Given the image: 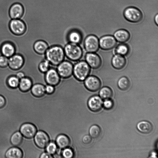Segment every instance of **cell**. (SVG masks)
<instances>
[{"instance_id": "cell-7", "label": "cell", "mask_w": 158, "mask_h": 158, "mask_svg": "<svg viewBox=\"0 0 158 158\" xmlns=\"http://www.w3.org/2000/svg\"><path fill=\"white\" fill-rule=\"evenodd\" d=\"M56 68L51 67L45 73V80L47 84L56 86L58 85L61 80Z\"/></svg>"}, {"instance_id": "cell-20", "label": "cell", "mask_w": 158, "mask_h": 158, "mask_svg": "<svg viewBox=\"0 0 158 158\" xmlns=\"http://www.w3.org/2000/svg\"><path fill=\"white\" fill-rule=\"evenodd\" d=\"M24 62V59L20 55H15L8 60L10 66L14 69H17L22 66Z\"/></svg>"}, {"instance_id": "cell-41", "label": "cell", "mask_w": 158, "mask_h": 158, "mask_svg": "<svg viewBox=\"0 0 158 158\" xmlns=\"http://www.w3.org/2000/svg\"><path fill=\"white\" fill-rule=\"evenodd\" d=\"M40 157L41 158H52V156L51 155L49 154L47 152H44L41 154L40 156Z\"/></svg>"}, {"instance_id": "cell-40", "label": "cell", "mask_w": 158, "mask_h": 158, "mask_svg": "<svg viewBox=\"0 0 158 158\" xmlns=\"http://www.w3.org/2000/svg\"><path fill=\"white\" fill-rule=\"evenodd\" d=\"M6 99L4 96L0 95V109L4 107L6 104Z\"/></svg>"}, {"instance_id": "cell-38", "label": "cell", "mask_w": 158, "mask_h": 158, "mask_svg": "<svg viewBox=\"0 0 158 158\" xmlns=\"http://www.w3.org/2000/svg\"><path fill=\"white\" fill-rule=\"evenodd\" d=\"M8 64V59L5 56H0V66H6Z\"/></svg>"}, {"instance_id": "cell-18", "label": "cell", "mask_w": 158, "mask_h": 158, "mask_svg": "<svg viewBox=\"0 0 158 158\" xmlns=\"http://www.w3.org/2000/svg\"><path fill=\"white\" fill-rule=\"evenodd\" d=\"M23 156L22 150L16 146L9 148L5 154V157L7 158H22Z\"/></svg>"}, {"instance_id": "cell-26", "label": "cell", "mask_w": 158, "mask_h": 158, "mask_svg": "<svg viewBox=\"0 0 158 158\" xmlns=\"http://www.w3.org/2000/svg\"><path fill=\"white\" fill-rule=\"evenodd\" d=\"M23 141V136L19 131H18L14 132L11 135L10 142L14 146L18 147L20 145Z\"/></svg>"}, {"instance_id": "cell-1", "label": "cell", "mask_w": 158, "mask_h": 158, "mask_svg": "<svg viewBox=\"0 0 158 158\" xmlns=\"http://www.w3.org/2000/svg\"><path fill=\"white\" fill-rule=\"evenodd\" d=\"M45 59L51 66L56 67L64 60L65 55L63 47L59 45L50 46L45 54Z\"/></svg>"}, {"instance_id": "cell-30", "label": "cell", "mask_w": 158, "mask_h": 158, "mask_svg": "<svg viewBox=\"0 0 158 158\" xmlns=\"http://www.w3.org/2000/svg\"><path fill=\"white\" fill-rule=\"evenodd\" d=\"M117 84L119 89L124 91L129 88L130 86V82L127 77H122L119 79Z\"/></svg>"}, {"instance_id": "cell-21", "label": "cell", "mask_w": 158, "mask_h": 158, "mask_svg": "<svg viewBox=\"0 0 158 158\" xmlns=\"http://www.w3.org/2000/svg\"><path fill=\"white\" fill-rule=\"evenodd\" d=\"M114 37L116 40L119 42L124 43L129 40L130 37V34L127 30L120 29L114 32Z\"/></svg>"}, {"instance_id": "cell-16", "label": "cell", "mask_w": 158, "mask_h": 158, "mask_svg": "<svg viewBox=\"0 0 158 158\" xmlns=\"http://www.w3.org/2000/svg\"><path fill=\"white\" fill-rule=\"evenodd\" d=\"M24 8L22 5L19 3L12 5L9 10V15L13 19H19L21 18L24 13Z\"/></svg>"}, {"instance_id": "cell-33", "label": "cell", "mask_w": 158, "mask_h": 158, "mask_svg": "<svg viewBox=\"0 0 158 158\" xmlns=\"http://www.w3.org/2000/svg\"><path fill=\"white\" fill-rule=\"evenodd\" d=\"M46 148V152L51 155L55 154L56 152L57 146L54 142L49 143Z\"/></svg>"}, {"instance_id": "cell-23", "label": "cell", "mask_w": 158, "mask_h": 158, "mask_svg": "<svg viewBox=\"0 0 158 158\" xmlns=\"http://www.w3.org/2000/svg\"><path fill=\"white\" fill-rule=\"evenodd\" d=\"M70 143L69 138L64 134L58 135L56 139V144L59 148L64 149L69 147Z\"/></svg>"}, {"instance_id": "cell-6", "label": "cell", "mask_w": 158, "mask_h": 158, "mask_svg": "<svg viewBox=\"0 0 158 158\" xmlns=\"http://www.w3.org/2000/svg\"><path fill=\"white\" fill-rule=\"evenodd\" d=\"M83 46L87 52H95L99 46L98 38L94 35H88L83 40Z\"/></svg>"}, {"instance_id": "cell-42", "label": "cell", "mask_w": 158, "mask_h": 158, "mask_svg": "<svg viewBox=\"0 0 158 158\" xmlns=\"http://www.w3.org/2000/svg\"><path fill=\"white\" fill-rule=\"evenodd\" d=\"M25 77V74L24 73L22 72H19L17 74V77L19 79H21Z\"/></svg>"}, {"instance_id": "cell-4", "label": "cell", "mask_w": 158, "mask_h": 158, "mask_svg": "<svg viewBox=\"0 0 158 158\" xmlns=\"http://www.w3.org/2000/svg\"><path fill=\"white\" fill-rule=\"evenodd\" d=\"M123 15L126 20L132 23L139 22L143 18V14L141 11L134 6H130L126 8L124 11Z\"/></svg>"}, {"instance_id": "cell-31", "label": "cell", "mask_w": 158, "mask_h": 158, "mask_svg": "<svg viewBox=\"0 0 158 158\" xmlns=\"http://www.w3.org/2000/svg\"><path fill=\"white\" fill-rule=\"evenodd\" d=\"M89 133L92 138L96 139L99 137L100 135L101 130L99 126L96 125H94L89 128Z\"/></svg>"}, {"instance_id": "cell-43", "label": "cell", "mask_w": 158, "mask_h": 158, "mask_svg": "<svg viewBox=\"0 0 158 158\" xmlns=\"http://www.w3.org/2000/svg\"><path fill=\"white\" fill-rule=\"evenodd\" d=\"M154 21L156 24L158 26V14H157L154 18Z\"/></svg>"}, {"instance_id": "cell-8", "label": "cell", "mask_w": 158, "mask_h": 158, "mask_svg": "<svg viewBox=\"0 0 158 158\" xmlns=\"http://www.w3.org/2000/svg\"><path fill=\"white\" fill-rule=\"evenodd\" d=\"M83 82L86 89L92 92L98 90L101 85L100 80L96 76L93 75L88 76Z\"/></svg>"}, {"instance_id": "cell-37", "label": "cell", "mask_w": 158, "mask_h": 158, "mask_svg": "<svg viewBox=\"0 0 158 158\" xmlns=\"http://www.w3.org/2000/svg\"><path fill=\"white\" fill-rule=\"evenodd\" d=\"M55 86L47 84L45 85L46 93L49 94H51L54 93L55 91Z\"/></svg>"}, {"instance_id": "cell-13", "label": "cell", "mask_w": 158, "mask_h": 158, "mask_svg": "<svg viewBox=\"0 0 158 158\" xmlns=\"http://www.w3.org/2000/svg\"><path fill=\"white\" fill-rule=\"evenodd\" d=\"M67 37L68 42L80 45L81 44L84 40L83 33L77 29L70 30L68 33Z\"/></svg>"}, {"instance_id": "cell-29", "label": "cell", "mask_w": 158, "mask_h": 158, "mask_svg": "<svg viewBox=\"0 0 158 158\" xmlns=\"http://www.w3.org/2000/svg\"><path fill=\"white\" fill-rule=\"evenodd\" d=\"M130 49L129 46L125 44H121L116 48L115 52L116 54L122 56L127 55L129 53Z\"/></svg>"}, {"instance_id": "cell-2", "label": "cell", "mask_w": 158, "mask_h": 158, "mask_svg": "<svg viewBox=\"0 0 158 158\" xmlns=\"http://www.w3.org/2000/svg\"><path fill=\"white\" fill-rule=\"evenodd\" d=\"M63 48L65 57L71 61H79L83 56V50L80 44L68 42Z\"/></svg>"}, {"instance_id": "cell-14", "label": "cell", "mask_w": 158, "mask_h": 158, "mask_svg": "<svg viewBox=\"0 0 158 158\" xmlns=\"http://www.w3.org/2000/svg\"><path fill=\"white\" fill-rule=\"evenodd\" d=\"M9 26L13 32L18 35L24 33L26 28L25 23L19 19L12 20L10 23Z\"/></svg>"}, {"instance_id": "cell-5", "label": "cell", "mask_w": 158, "mask_h": 158, "mask_svg": "<svg viewBox=\"0 0 158 158\" xmlns=\"http://www.w3.org/2000/svg\"><path fill=\"white\" fill-rule=\"evenodd\" d=\"M73 64L71 61L64 60L56 68L61 78L66 79L73 75Z\"/></svg>"}, {"instance_id": "cell-24", "label": "cell", "mask_w": 158, "mask_h": 158, "mask_svg": "<svg viewBox=\"0 0 158 158\" xmlns=\"http://www.w3.org/2000/svg\"><path fill=\"white\" fill-rule=\"evenodd\" d=\"M138 130L144 134H148L152 130L153 127L152 124L146 121H142L139 122L137 124Z\"/></svg>"}, {"instance_id": "cell-25", "label": "cell", "mask_w": 158, "mask_h": 158, "mask_svg": "<svg viewBox=\"0 0 158 158\" xmlns=\"http://www.w3.org/2000/svg\"><path fill=\"white\" fill-rule=\"evenodd\" d=\"M19 85L22 91L27 92L31 89L33 85L32 81L29 77H24L20 79Z\"/></svg>"}, {"instance_id": "cell-39", "label": "cell", "mask_w": 158, "mask_h": 158, "mask_svg": "<svg viewBox=\"0 0 158 158\" xmlns=\"http://www.w3.org/2000/svg\"><path fill=\"white\" fill-rule=\"evenodd\" d=\"M92 137L90 135H85L82 138V141L85 144H88L91 143L92 141Z\"/></svg>"}, {"instance_id": "cell-9", "label": "cell", "mask_w": 158, "mask_h": 158, "mask_svg": "<svg viewBox=\"0 0 158 158\" xmlns=\"http://www.w3.org/2000/svg\"><path fill=\"white\" fill-rule=\"evenodd\" d=\"M19 131L23 136L27 139L33 137L37 132V128L32 123H25L20 127Z\"/></svg>"}, {"instance_id": "cell-17", "label": "cell", "mask_w": 158, "mask_h": 158, "mask_svg": "<svg viewBox=\"0 0 158 158\" xmlns=\"http://www.w3.org/2000/svg\"><path fill=\"white\" fill-rule=\"evenodd\" d=\"M50 47L48 43L42 40H36L33 45L35 51L39 54H44L47 50Z\"/></svg>"}, {"instance_id": "cell-32", "label": "cell", "mask_w": 158, "mask_h": 158, "mask_svg": "<svg viewBox=\"0 0 158 158\" xmlns=\"http://www.w3.org/2000/svg\"><path fill=\"white\" fill-rule=\"evenodd\" d=\"M51 65L46 59L41 61L39 65L40 71L44 73H46L51 67Z\"/></svg>"}, {"instance_id": "cell-27", "label": "cell", "mask_w": 158, "mask_h": 158, "mask_svg": "<svg viewBox=\"0 0 158 158\" xmlns=\"http://www.w3.org/2000/svg\"><path fill=\"white\" fill-rule=\"evenodd\" d=\"M15 51L13 46L8 43L4 44L2 48V52L6 57L11 56L14 54Z\"/></svg>"}, {"instance_id": "cell-15", "label": "cell", "mask_w": 158, "mask_h": 158, "mask_svg": "<svg viewBox=\"0 0 158 158\" xmlns=\"http://www.w3.org/2000/svg\"><path fill=\"white\" fill-rule=\"evenodd\" d=\"M103 104V102L102 98L97 95L91 97L88 102V107L90 110L94 112L100 110Z\"/></svg>"}, {"instance_id": "cell-10", "label": "cell", "mask_w": 158, "mask_h": 158, "mask_svg": "<svg viewBox=\"0 0 158 158\" xmlns=\"http://www.w3.org/2000/svg\"><path fill=\"white\" fill-rule=\"evenodd\" d=\"M85 61L90 68L97 69L99 68L102 64L100 57L95 52H87L85 56Z\"/></svg>"}, {"instance_id": "cell-3", "label": "cell", "mask_w": 158, "mask_h": 158, "mask_svg": "<svg viewBox=\"0 0 158 158\" xmlns=\"http://www.w3.org/2000/svg\"><path fill=\"white\" fill-rule=\"evenodd\" d=\"M90 71L91 68L85 60H80L73 64V76L80 81H83Z\"/></svg>"}, {"instance_id": "cell-28", "label": "cell", "mask_w": 158, "mask_h": 158, "mask_svg": "<svg viewBox=\"0 0 158 158\" xmlns=\"http://www.w3.org/2000/svg\"><path fill=\"white\" fill-rule=\"evenodd\" d=\"M100 97L105 100L110 99L113 96V92L109 87L105 86L102 88L99 92Z\"/></svg>"}, {"instance_id": "cell-36", "label": "cell", "mask_w": 158, "mask_h": 158, "mask_svg": "<svg viewBox=\"0 0 158 158\" xmlns=\"http://www.w3.org/2000/svg\"><path fill=\"white\" fill-rule=\"evenodd\" d=\"M113 102L110 99L105 100L103 104L104 107L107 110L111 109L113 107Z\"/></svg>"}, {"instance_id": "cell-19", "label": "cell", "mask_w": 158, "mask_h": 158, "mask_svg": "<svg viewBox=\"0 0 158 158\" xmlns=\"http://www.w3.org/2000/svg\"><path fill=\"white\" fill-rule=\"evenodd\" d=\"M126 61L125 58L122 56L116 54L112 58L111 63L113 67L117 69H120L125 66Z\"/></svg>"}, {"instance_id": "cell-11", "label": "cell", "mask_w": 158, "mask_h": 158, "mask_svg": "<svg viewBox=\"0 0 158 158\" xmlns=\"http://www.w3.org/2000/svg\"><path fill=\"white\" fill-rule=\"evenodd\" d=\"M34 140L36 145L40 148H44L49 142V138L45 132L40 131L36 132L34 136Z\"/></svg>"}, {"instance_id": "cell-22", "label": "cell", "mask_w": 158, "mask_h": 158, "mask_svg": "<svg viewBox=\"0 0 158 158\" xmlns=\"http://www.w3.org/2000/svg\"><path fill=\"white\" fill-rule=\"evenodd\" d=\"M31 89L32 94L37 98L41 97L46 93L45 85L41 83H37L33 85Z\"/></svg>"}, {"instance_id": "cell-35", "label": "cell", "mask_w": 158, "mask_h": 158, "mask_svg": "<svg viewBox=\"0 0 158 158\" xmlns=\"http://www.w3.org/2000/svg\"><path fill=\"white\" fill-rule=\"evenodd\" d=\"M62 154L64 158H71L73 156L74 152L71 149L68 147L64 149Z\"/></svg>"}, {"instance_id": "cell-12", "label": "cell", "mask_w": 158, "mask_h": 158, "mask_svg": "<svg viewBox=\"0 0 158 158\" xmlns=\"http://www.w3.org/2000/svg\"><path fill=\"white\" fill-rule=\"evenodd\" d=\"M99 46L104 50H109L113 48L116 45V40L114 36L106 35L102 36L99 41Z\"/></svg>"}, {"instance_id": "cell-34", "label": "cell", "mask_w": 158, "mask_h": 158, "mask_svg": "<svg viewBox=\"0 0 158 158\" xmlns=\"http://www.w3.org/2000/svg\"><path fill=\"white\" fill-rule=\"evenodd\" d=\"M8 82L9 86L10 87L15 88L19 85V81L17 77L13 76L9 79Z\"/></svg>"}]
</instances>
